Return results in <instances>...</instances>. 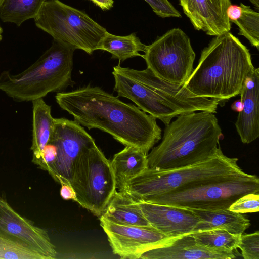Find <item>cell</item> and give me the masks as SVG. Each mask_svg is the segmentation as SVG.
I'll return each mask as SVG.
<instances>
[{
	"label": "cell",
	"instance_id": "1",
	"mask_svg": "<svg viewBox=\"0 0 259 259\" xmlns=\"http://www.w3.org/2000/svg\"><path fill=\"white\" fill-rule=\"evenodd\" d=\"M55 99L80 125L102 130L125 146L138 148L147 154L161 139L155 118L100 87L60 92Z\"/></svg>",
	"mask_w": 259,
	"mask_h": 259
},
{
	"label": "cell",
	"instance_id": "2",
	"mask_svg": "<svg viewBox=\"0 0 259 259\" xmlns=\"http://www.w3.org/2000/svg\"><path fill=\"white\" fill-rule=\"evenodd\" d=\"M114 91L118 97L126 98L141 110L160 120L166 125L178 116L195 111L216 113L219 102L191 94L183 85L167 82L155 75L148 68L136 70L113 68Z\"/></svg>",
	"mask_w": 259,
	"mask_h": 259
},
{
	"label": "cell",
	"instance_id": "3",
	"mask_svg": "<svg viewBox=\"0 0 259 259\" xmlns=\"http://www.w3.org/2000/svg\"><path fill=\"white\" fill-rule=\"evenodd\" d=\"M254 69L248 48L229 31L215 36L203 49L197 66L183 86L195 96L220 103L239 95Z\"/></svg>",
	"mask_w": 259,
	"mask_h": 259
},
{
	"label": "cell",
	"instance_id": "4",
	"mask_svg": "<svg viewBox=\"0 0 259 259\" xmlns=\"http://www.w3.org/2000/svg\"><path fill=\"white\" fill-rule=\"evenodd\" d=\"M166 125L162 141L147 154L148 168L168 169L208 160L221 149L222 130L214 113L181 114Z\"/></svg>",
	"mask_w": 259,
	"mask_h": 259
},
{
	"label": "cell",
	"instance_id": "5",
	"mask_svg": "<svg viewBox=\"0 0 259 259\" xmlns=\"http://www.w3.org/2000/svg\"><path fill=\"white\" fill-rule=\"evenodd\" d=\"M74 50L53 40L51 46L22 72L0 73V91L18 102L43 98L51 92L73 86L71 74Z\"/></svg>",
	"mask_w": 259,
	"mask_h": 259
},
{
	"label": "cell",
	"instance_id": "6",
	"mask_svg": "<svg viewBox=\"0 0 259 259\" xmlns=\"http://www.w3.org/2000/svg\"><path fill=\"white\" fill-rule=\"evenodd\" d=\"M237 161L236 158L225 155L221 149L213 157L192 165L168 169L148 167L128 181L121 191L137 201H144L151 197L242 172Z\"/></svg>",
	"mask_w": 259,
	"mask_h": 259
},
{
	"label": "cell",
	"instance_id": "7",
	"mask_svg": "<svg viewBox=\"0 0 259 259\" xmlns=\"http://www.w3.org/2000/svg\"><path fill=\"white\" fill-rule=\"evenodd\" d=\"M250 193H259V179L243 171L151 197L143 202L192 210L227 209L237 199Z\"/></svg>",
	"mask_w": 259,
	"mask_h": 259
},
{
	"label": "cell",
	"instance_id": "8",
	"mask_svg": "<svg viewBox=\"0 0 259 259\" xmlns=\"http://www.w3.org/2000/svg\"><path fill=\"white\" fill-rule=\"evenodd\" d=\"M34 20L54 40L89 55L97 50L107 31L85 12L59 0H46Z\"/></svg>",
	"mask_w": 259,
	"mask_h": 259
},
{
	"label": "cell",
	"instance_id": "9",
	"mask_svg": "<svg viewBox=\"0 0 259 259\" xmlns=\"http://www.w3.org/2000/svg\"><path fill=\"white\" fill-rule=\"evenodd\" d=\"M70 183L76 201L99 217L117 189L110 161L96 144L79 155Z\"/></svg>",
	"mask_w": 259,
	"mask_h": 259
},
{
	"label": "cell",
	"instance_id": "10",
	"mask_svg": "<svg viewBox=\"0 0 259 259\" xmlns=\"http://www.w3.org/2000/svg\"><path fill=\"white\" fill-rule=\"evenodd\" d=\"M141 57L157 77L184 85L194 70L195 53L188 36L180 28H175L147 46Z\"/></svg>",
	"mask_w": 259,
	"mask_h": 259
},
{
	"label": "cell",
	"instance_id": "11",
	"mask_svg": "<svg viewBox=\"0 0 259 259\" xmlns=\"http://www.w3.org/2000/svg\"><path fill=\"white\" fill-rule=\"evenodd\" d=\"M49 142L57 150V157L49 174L57 182L70 184L75 162L85 148L95 145L94 139L75 121L55 118Z\"/></svg>",
	"mask_w": 259,
	"mask_h": 259
},
{
	"label": "cell",
	"instance_id": "12",
	"mask_svg": "<svg viewBox=\"0 0 259 259\" xmlns=\"http://www.w3.org/2000/svg\"><path fill=\"white\" fill-rule=\"evenodd\" d=\"M99 220L113 253L121 258H140L144 252L163 245L174 239L152 226L117 224L102 215Z\"/></svg>",
	"mask_w": 259,
	"mask_h": 259
},
{
	"label": "cell",
	"instance_id": "13",
	"mask_svg": "<svg viewBox=\"0 0 259 259\" xmlns=\"http://www.w3.org/2000/svg\"><path fill=\"white\" fill-rule=\"evenodd\" d=\"M0 235L28 246L45 259L56 257V247L47 231L16 212L1 193Z\"/></svg>",
	"mask_w": 259,
	"mask_h": 259
},
{
	"label": "cell",
	"instance_id": "14",
	"mask_svg": "<svg viewBox=\"0 0 259 259\" xmlns=\"http://www.w3.org/2000/svg\"><path fill=\"white\" fill-rule=\"evenodd\" d=\"M137 201L150 225L170 238L192 233L200 221L191 209Z\"/></svg>",
	"mask_w": 259,
	"mask_h": 259
},
{
	"label": "cell",
	"instance_id": "15",
	"mask_svg": "<svg viewBox=\"0 0 259 259\" xmlns=\"http://www.w3.org/2000/svg\"><path fill=\"white\" fill-rule=\"evenodd\" d=\"M180 5L197 30L215 36L231 29L227 15L230 0H180Z\"/></svg>",
	"mask_w": 259,
	"mask_h": 259
},
{
	"label": "cell",
	"instance_id": "16",
	"mask_svg": "<svg viewBox=\"0 0 259 259\" xmlns=\"http://www.w3.org/2000/svg\"><path fill=\"white\" fill-rule=\"evenodd\" d=\"M232 251L212 249L197 244L194 238L186 234L142 254V259H232Z\"/></svg>",
	"mask_w": 259,
	"mask_h": 259
},
{
	"label": "cell",
	"instance_id": "17",
	"mask_svg": "<svg viewBox=\"0 0 259 259\" xmlns=\"http://www.w3.org/2000/svg\"><path fill=\"white\" fill-rule=\"evenodd\" d=\"M243 104L235 123L242 142L249 144L259 136V69H254L246 78L240 91Z\"/></svg>",
	"mask_w": 259,
	"mask_h": 259
},
{
	"label": "cell",
	"instance_id": "18",
	"mask_svg": "<svg viewBox=\"0 0 259 259\" xmlns=\"http://www.w3.org/2000/svg\"><path fill=\"white\" fill-rule=\"evenodd\" d=\"M102 215L117 224L151 226L138 202L124 191H115Z\"/></svg>",
	"mask_w": 259,
	"mask_h": 259
},
{
	"label": "cell",
	"instance_id": "19",
	"mask_svg": "<svg viewBox=\"0 0 259 259\" xmlns=\"http://www.w3.org/2000/svg\"><path fill=\"white\" fill-rule=\"evenodd\" d=\"M192 210L200 220L193 232L222 229L235 235H241L251 224L250 220L242 213L235 212L228 209Z\"/></svg>",
	"mask_w": 259,
	"mask_h": 259
},
{
	"label": "cell",
	"instance_id": "20",
	"mask_svg": "<svg viewBox=\"0 0 259 259\" xmlns=\"http://www.w3.org/2000/svg\"><path fill=\"white\" fill-rule=\"evenodd\" d=\"M110 163L116 189L119 191L148 167L147 154L138 148L130 146L115 154Z\"/></svg>",
	"mask_w": 259,
	"mask_h": 259
},
{
	"label": "cell",
	"instance_id": "21",
	"mask_svg": "<svg viewBox=\"0 0 259 259\" xmlns=\"http://www.w3.org/2000/svg\"><path fill=\"white\" fill-rule=\"evenodd\" d=\"M55 124V118L51 115V106L43 98L32 101V138L30 147L32 158L40 155L49 143Z\"/></svg>",
	"mask_w": 259,
	"mask_h": 259
},
{
	"label": "cell",
	"instance_id": "22",
	"mask_svg": "<svg viewBox=\"0 0 259 259\" xmlns=\"http://www.w3.org/2000/svg\"><path fill=\"white\" fill-rule=\"evenodd\" d=\"M147 46L143 44L135 33L126 36L114 35L107 31L100 41L97 50L107 51L112 59L120 61L136 56H142L140 52H145Z\"/></svg>",
	"mask_w": 259,
	"mask_h": 259
},
{
	"label": "cell",
	"instance_id": "23",
	"mask_svg": "<svg viewBox=\"0 0 259 259\" xmlns=\"http://www.w3.org/2000/svg\"><path fill=\"white\" fill-rule=\"evenodd\" d=\"M46 0H0V18L4 22L20 26L34 19Z\"/></svg>",
	"mask_w": 259,
	"mask_h": 259
},
{
	"label": "cell",
	"instance_id": "24",
	"mask_svg": "<svg viewBox=\"0 0 259 259\" xmlns=\"http://www.w3.org/2000/svg\"><path fill=\"white\" fill-rule=\"evenodd\" d=\"M190 235L200 246L209 249L232 251L238 248L240 237V235L222 229L195 232Z\"/></svg>",
	"mask_w": 259,
	"mask_h": 259
},
{
	"label": "cell",
	"instance_id": "25",
	"mask_svg": "<svg viewBox=\"0 0 259 259\" xmlns=\"http://www.w3.org/2000/svg\"><path fill=\"white\" fill-rule=\"evenodd\" d=\"M240 16L232 23L239 28L238 34L245 37L251 45L259 48V14L249 6L240 3Z\"/></svg>",
	"mask_w": 259,
	"mask_h": 259
},
{
	"label": "cell",
	"instance_id": "26",
	"mask_svg": "<svg viewBox=\"0 0 259 259\" xmlns=\"http://www.w3.org/2000/svg\"><path fill=\"white\" fill-rule=\"evenodd\" d=\"M0 258L45 259L40 253L24 244L0 235Z\"/></svg>",
	"mask_w": 259,
	"mask_h": 259
},
{
	"label": "cell",
	"instance_id": "27",
	"mask_svg": "<svg viewBox=\"0 0 259 259\" xmlns=\"http://www.w3.org/2000/svg\"><path fill=\"white\" fill-rule=\"evenodd\" d=\"M244 259H259V232L240 235L238 247Z\"/></svg>",
	"mask_w": 259,
	"mask_h": 259
},
{
	"label": "cell",
	"instance_id": "28",
	"mask_svg": "<svg viewBox=\"0 0 259 259\" xmlns=\"http://www.w3.org/2000/svg\"><path fill=\"white\" fill-rule=\"evenodd\" d=\"M237 213H245L258 212L259 210V193L244 195L234 202L228 208Z\"/></svg>",
	"mask_w": 259,
	"mask_h": 259
},
{
	"label": "cell",
	"instance_id": "29",
	"mask_svg": "<svg viewBox=\"0 0 259 259\" xmlns=\"http://www.w3.org/2000/svg\"><path fill=\"white\" fill-rule=\"evenodd\" d=\"M56 147L53 143L49 142L39 156L32 158V162L38 165L41 169L46 170L49 173L56 160Z\"/></svg>",
	"mask_w": 259,
	"mask_h": 259
},
{
	"label": "cell",
	"instance_id": "30",
	"mask_svg": "<svg viewBox=\"0 0 259 259\" xmlns=\"http://www.w3.org/2000/svg\"><path fill=\"white\" fill-rule=\"evenodd\" d=\"M153 12L162 18L181 17L180 12L168 0H145Z\"/></svg>",
	"mask_w": 259,
	"mask_h": 259
},
{
	"label": "cell",
	"instance_id": "31",
	"mask_svg": "<svg viewBox=\"0 0 259 259\" xmlns=\"http://www.w3.org/2000/svg\"><path fill=\"white\" fill-rule=\"evenodd\" d=\"M60 195L65 200L72 199L76 201V194L70 184L66 183L61 184Z\"/></svg>",
	"mask_w": 259,
	"mask_h": 259
},
{
	"label": "cell",
	"instance_id": "32",
	"mask_svg": "<svg viewBox=\"0 0 259 259\" xmlns=\"http://www.w3.org/2000/svg\"><path fill=\"white\" fill-rule=\"evenodd\" d=\"M240 13L241 8L240 6L231 4L227 10V15L230 22H233V21L236 20L240 16Z\"/></svg>",
	"mask_w": 259,
	"mask_h": 259
},
{
	"label": "cell",
	"instance_id": "33",
	"mask_svg": "<svg viewBox=\"0 0 259 259\" xmlns=\"http://www.w3.org/2000/svg\"><path fill=\"white\" fill-rule=\"evenodd\" d=\"M103 10H108L113 7V0H89Z\"/></svg>",
	"mask_w": 259,
	"mask_h": 259
},
{
	"label": "cell",
	"instance_id": "34",
	"mask_svg": "<svg viewBox=\"0 0 259 259\" xmlns=\"http://www.w3.org/2000/svg\"><path fill=\"white\" fill-rule=\"evenodd\" d=\"M242 107L243 104L240 99L234 102L231 105L232 109L236 112H240L241 111Z\"/></svg>",
	"mask_w": 259,
	"mask_h": 259
},
{
	"label": "cell",
	"instance_id": "35",
	"mask_svg": "<svg viewBox=\"0 0 259 259\" xmlns=\"http://www.w3.org/2000/svg\"><path fill=\"white\" fill-rule=\"evenodd\" d=\"M256 9L259 8V0H249Z\"/></svg>",
	"mask_w": 259,
	"mask_h": 259
},
{
	"label": "cell",
	"instance_id": "36",
	"mask_svg": "<svg viewBox=\"0 0 259 259\" xmlns=\"http://www.w3.org/2000/svg\"><path fill=\"white\" fill-rule=\"evenodd\" d=\"M3 32V29L2 28V27L0 26V41L2 40V33Z\"/></svg>",
	"mask_w": 259,
	"mask_h": 259
}]
</instances>
